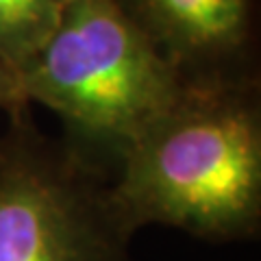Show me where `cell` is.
<instances>
[{"label": "cell", "instance_id": "cell-1", "mask_svg": "<svg viewBox=\"0 0 261 261\" xmlns=\"http://www.w3.org/2000/svg\"><path fill=\"white\" fill-rule=\"evenodd\" d=\"M133 233L170 226L207 242L261 233V83L185 87L146 126L111 178Z\"/></svg>", "mask_w": 261, "mask_h": 261}, {"label": "cell", "instance_id": "cell-2", "mask_svg": "<svg viewBox=\"0 0 261 261\" xmlns=\"http://www.w3.org/2000/svg\"><path fill=\"white\" fill-rule=\"evenodd\" d=\"M18 81L29 105L59 118L65 148L109 181L137 135L185 89L116 0H70Z\"/></svg>", "mask_w": 261, "mask_h": 261}, {"label": "cell", "instance_id": "cell-3", "mask_svg": "<svg viewBox=\"0 0 261 261\" xmlns=\"http://www.w3.org/2000/svg\"><path fill=\"white\" fill-rule=\"evenodd\" d=\"M111 181L46 135L31 105L0 135V261H133Z\"/></svg>", "mask_w": 261, "mask_h": 261}, {"label": "cell", "instance_id": "cell-4", "mask_svg": "<svg viewBox=\"0 0 261 261\" xmlns=\"http://www.w3.org/2000/svg\"><path fill=\"white\" fill-rule=\"evenodd\" d=\"M185 87L259 79V0H116Z\"/></svg>", "mask_w": 261, "mask_h": 261}, {"label": "cell", "instance_id": "cell-5", "mask_svg": "<svg viewBox=\"0 0 261 261\" xmlns=\"http://www.w3.org/2000/svg\"><path fill=\"white\" fill-rule=\"evenodd\" d=\"M70 0H0V61L15 74L57 29Z\"/></svg>", "mask_w": 261, "mask_h": 261}, {"label": "cell", "instance_id": "cell-6", "mask_svg": "<svg viewBox=\"0 0 261 261\" xmlns=\"http://www.w3.org/2000/svg\"><path fill=\"white\" fill-rule=\"evenodd\" d=\"M22 107H29V102L20 89L18 74L0 61V111H5L9 116V113Z\"/></svg>", "mask_w": 261, "mask_h": 261}]
</instances>
